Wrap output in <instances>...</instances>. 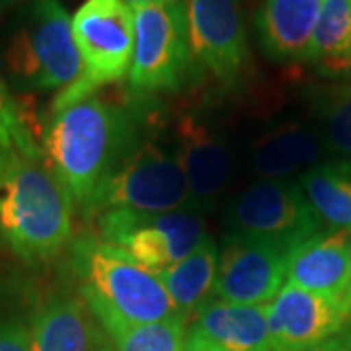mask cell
<instances>
[{
	"label": "cell",
	"mask_w": 351,
	"mask_h": 351,
	"mask_svg": "<svg viewBox=\"0 0 351 351\" xmlns=\"http://www.w3.org/2000/svg\"><path fill=\"white\" fill-rule=\"evenodd\" d=\"M75 203L32 137L0 149V239L27 265L73 242Z\"/></svg>",
	"instance_id": "1"
},
{
	"label": "cell",
	"mask_w": 351,
	"mask_h": 351,
	"mask_svg": "<svg viewBox=\"0 0 351 351\" xmlns=\"http://www.w3.org/2000/svg\"><path fill=\"white\" fill-rule=\"evenodd\" d=\"M141 104L123 106L94 92L51 110L41 151L82 215L137 137Z\"/></svg>",
	"instance_id": "2"
},
{
	"label": "cell",
	"mask_w": 351,
	"mask_h": 351,
	"mask_svg": "<svg viewBox=\"0 0 351 351\" xmlns=\"http://www.w3.org/2000/svg\"><path fill=\"white\" fill-rule=\"evenodd\" d=\"M69 248L80 297L100 328L180 318L158 274L138 265L125 252L92 234L73 239Z\"/></svg>",
	"instance_id": "3"
},
{
	"label": "cell",
	"mask_w": 351,
	"mask_h": 351,
	"mask_svg": "<svg viewBox=\"0 0 351 351\" xmlns=\"http://www.w3.org/2000/svg\"><path fill=\"white\" fill-rule=\"evenodd\" d=\"M82 73L73 16L59 0H29L0 38V76L24 92L63 90Z\"/></svg>",
	"instance_id": "4"
},
{
	"label": "cell",
	"mask_w": 351,
	"mask_h": 351,
	"mask_svg": "<svg viewBox=\"0 0 351 351\" xmlns=\"http://www.w3.org/2000/svg\"><path fill=\"white\" fill-rule=\"evenodd\" d=\"M145 127L141 125L137 137L98 189L84 213L86 219L112 209L145 213L189 209L188 182L174 143H164L156 131Z\"/></svg>",
	"instance_id": "5"
},
{
	"label": "cell",
	"mask_w": 351,
	"mask_h": 351,
	"mask_svg": "<svg viewBox=\"0 0 351 351\" xmlns=\"http://www.w3.org/2000/svg\"><path fill=\"white\" fill-rule=\"evenodd\" d=\"M135 43L127 75L131 98L151 100L178 92L199 75L189 41L186 0H170L133 10Z\"/></svg>",
	"instance_id": "6"
},
{
	"label": "cell",
	"mask_w": 351,
	"mask_h": 351,
	"mask_svg": "<svg viewBox=\"0 0 351 351\" xmlns=\"http://www.w3.org/2000/svg\"><path fill=\"white\" fill-rule=\"evenodd\" d=\"M73 36L82 73L57 94L51 110H61L129 75L135 43L133 8L119 0H86L73 16Z\"/></svg>",
	"instance_id": "7"
},
{
	"label": "cell",
	"mask_w": 351,
	"mask_h": 351,
	"mask_svg": "<svg viewBox=\"0 0 351 351\" xmlns=\"http://www.w3.org/2000/svg\"><path fill=\"white\" fill-rule=\"evenodd\" d=\"M98 239L152 274H162L207 239L199 211L178 209L145 213L131 209H112L96 217Z\"/></svg>",
	"instance_id": "8"
},
{
	"label": "cell",
	"mask_w": 351,
	"mask_h": 351,
	"mask_svg": "<svg viewBox=\"0 0 351 351\" xmlns=\"http://www.w3.org/2000/svg\"><path fill=\"white\" fill-rule=\"evenodd\" d=\"M232 234L267 240L291 250L326 226L316 217L297 180H258L226 209Z\"/></svg>",
	"instance_id": "9"
},
{
	"label": "cell",
	"mask_w": 351,
	"mask_h": 351,
	"mask_svg": "<svg viewBox=\"0 0 351 351\" xmlns=\"http://www.w3.org/2000/svg\"><path fill=\"white\" fill-rule=\"evenodd\" d=\"M287 281V250L274 242L226 234L219 252L215 299L265 306Z\"/></svg>",
	"instance_id": "10"
},
{
	"label": "cell",
	"mask_w": 351,
	"mask_h": 351,
	"mask_svg": "<svg viewBox=\"0 0 351 351\" xmlns=\"http://www.w3.org/2000/svg\"><path fill=\"white\" fill-rule=\"evenodd\" d=\"M351 313L339 299L285 283L267 304L271 351H308L348 330Z\"/></svg>",
	"instance_id": "11"
},
{
	"label": "cell",
	"mask_w": 351,
	"mask_h": 351,
	"mask_svg": "<svg viewBox=\"0 0 351 351\" xmlns=\"http://www.w3.org/2000/svg\"><path fill=\"white\" fill-rule=\"evenodd\" d=\"M195 59L225 84H234L248 61L242 0H186Z\"/></svg>",
	"instance_id": "12"
},
{
	"label": "cell",
	"mask_w": 351,
	"mask_h": 351,
	"mask_svg": "<svg viewBox=\"0 0 351 351\" xmlns=\"http://www.w3.org/2000/svg\"><path fill=\"white\" fill-rule=\"evenodd\" d=\"M174 147L188 182L189 209H213L232 176V151L225 133L199 113H188L176 125Z\"/></svg>",
	"instance_id": "13"
},
{
	"label": "cell",
	"mask_w": 351,
	"mask_h": 351,
	"mask_svg": "<svg viewBox=\"0 0 351 351\" xmlns=\"http://www.w3.org/2000/svg\"><path fill=\"white\" fill-rule=\"evenodd\" d=\"M184 351H271L267 304L205 302L186 328Z\"/></svg>",
	"instance_id": "14"
},
{
	"label": "cell",
	"mask_w": 351,
	"mask_h": 351,
	"mask_svg": "<svg viewBox=\"0 0 351 351\" xmlns=\"http://www.w3.org/2000/svg\"><path fill=\"white\" fill-rule=\"evenodd\" d=\"M350 254L351 232L324 228L287 252L285 283L341 301L350 271Z\"/></svg>",
	"instance_id": "15"
},
{
	"label": "cell",
	"mask_w": 351,
	"mask_h": 351,
	"mask_svg": "<svg viewBox=\"0 0 351 351\" xmlns=\"http://www.w3.org/2000/svg\"><path fill=\"white\" fill-rule=\"evenodd\" d=\"M322 0H263L254 16L260 49L277 63L306 61Z\"/></svg>",
	"instance_id": "16"
},
{
	"label": "cell",
	"mask_w": 351,
	"mask_h": 351,
	"mask_svg": "<svg viewBox=\"0 0 351 351\" xmlns=\"http://www.w3.org/2000/svg\"><path fill=\"white\" fill-rule=\"evenodd\" d=\"M34 351H100L94 316L82 297L51 291L32 313Z\"/></svg>",
	"instance_id": "17"
},
{
	"label": "cell",
	"mask_w": 351,
	"mask_h": 351,
	"mask_svg": "<svg viewBox=\"0 0 351 351\" xmlns=\"http://www.w3.org/2000/svg\"><path fill=\"white\" fill-rule=\"evenodd\" d=\"M324 141L301 121H283L263 131L252 147V172L258 180H291L320 164Z\"/></svg>",
	"instance_id": "18"
},
{
	"label": "cell",
	"mask_w": 351,
	"mask_h": 351,
	"mask_svg": "<svg viewBox=\"0 0 351 351\" xmlns=\"http://www.w3.org/2000/svg\"><path fill=\"white\" fill-rule=\"evenodd\" d=\"M217 271L219 248L215 240L207 237L188 258L158 274L180 318L188 320L213 299Z\"/></svg>",
	"instance_id": "19"
},
{
	"label": "cell",
	"mask_w": 351,
	"mask_h": 351,
	"mask_svg": "<svg viewBox=\"0 0 351 351\" xmlns=\"http://www.w3.org/2000/svg\"><path fill=\"white\" fill-rule=\"evenodd\" d=\"M297 182L322 225L351 232V162L316 164Z\"/></svg>",
	"instance_id": "20"
},
{
	"label": "cell",
	"mask_w": 351,
	"mask_h": 351,
	"mask_svg": "<svg viewBox=\"0 0 351 351\" xmlns=\"http://www.w3.org/2000/svg\"><path fill=\"white\" fill-rule=\"evenodd\" d=\"M308 63L328 73L351 66V0H322Z\"/></svg>",
	"instance_id": "21"
},
{
	"label": "cell",
	"mask_w": 351,
	"mask_h": 351,
	"mask_svg": "<svg viewBox=\"0 0 351 351\" xmlns=\"http://www.w3.org/2000/svg\"><path fill=\"white\" fill-rule=\"evenodd\" d=\"M115 351H184L186 320L170 318L151 324H110L101 328Z\"/></svg>",
	"instance_id": "22"
},
{
	"label": "cell",
	"mask_w": 351,
	"mask_h": 351,
	"mask_svg": "<svg viewBox=\"0 0 351 351\" xmlns=\"http://www.w3.org/2000/svg\"><path fill=\"white\" fill-rule=\"evenodd\" d=\"M316 115L320 117L328 145L351 160V86H334L318 92Z\"/></svg>",
	"instance_id": "23"
},
{
	"label": "cell",
	"mask_w": 351,
	"mask_h": 351,
	"mask_svg": "<svg viewBox=\"0 0 351 351\" xmlns=\"http://www.w3.org/2000/svg\"><path fill=\"white\" fill-rule=\"evenodd\" d=\"M27 137L32 135L24 127L20 110L10 94V88L6 84V80L0 76V149Z\"/></svg>",
	"instance_id": "24"
},
{
	"label": "cell",
	"mask_w": 351,
	"mask_h": 351,
	"mask_svg": "<svg viewBox=\"0 0 351 351\" xmlns=\"http://www.w3.org/2000/svg\"><path fill=\"white\" fill-rule=\"evenodd\" d=\"M0 351H34L32 314H0Z\"/></svg>",
	"instance_id": "25"
},
{
	"label": "cell",
	"mask_w": 351,
	"mask_h": 351,
	"mask_svg": "<svg viewBox=\"0 0 351 351\" xmlns=\"http://www.w3.org/2000/svg\"><path fill=\"white\" fill-rule=\"evenodd\" d=\"M308 351H351V330H346Z\"/></svg>",
	"instance_id": "26"
},
{
	"label": "cell",
	"mask_w": 351,
	"mask_h": 351,
	"mask_svg": "<svg viewBox=\"0 0 351 351\" xmlns=\"http://www.w3.org/2000/svg\"><path fill=\"white\" fill-rule=\"evenodd\" d=\"M127 4L129 8H143V6H152V4H162V2H170V0H119Z\"/></svg>",
	"instance_id": "27"
},
{
	"label": "cell",
	"mask_w": 351,
	"mask_h": 351,
	"mask_svg": "<svg viewBox=\"0 0 351 351\" xmlns=\"http://www.w3.org/2000/svg\"><path fill=\"white\" fill-rule=\"evenodd\" d=\"M341 302L346 304V308L351 313V254H350V271H348V283H346V291H343V297Z\"/></svg>",
	"instance_id": "28"
},
{
	"label": "cell",
	"mask_w": 351,
	"mask_h": 351,
	"mask_svg": "<svg viewBox=\"0 0 351 351\" xmlns=\"http://www.w3.org/2000/svg\"><path fill=\"white\" fill-rule=\"evenodd\" d=\"M14 2H18V0H0V8H6V6H10Z\"/></svg>",
	"instance_id": "29"
}]
</instances>
